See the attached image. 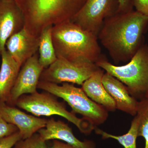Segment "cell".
Wrapping results in <instances>:
<instances>
[{
    "instance_id": "26",
    "label": "cell",
    "mask_w": 148,
    "mask_h": 148,
    "mask_svg": "<svg viewBox=\"0 0 148 148\" xmlns=\"http://www.w3.org/2000/svg\"><path fill=\"white\" fill-rule=\"evenodd\" d=\"M145 98L148 99V90L147 92H146L145 95Z\"/></svg>"
},
{
    "instance_id": "16",
    "label": "cell",
    "mask_w": 148,
    "mask_h": 148,
    "mask_svg": "<svg viewBox=\"0 0 148 148\" xmlns=\"http://www.w3.org/2000/svg\"><path fill=\"white\" fill-rule=\"evenodd\" d=\"M0 69V102L8 103L12 89L16 82L21 66L6 49L1 53Z\"/></svg>"
},
{
    "instance_id": "4",
    "label": "cell",
    "mask_w": 148,
    "mask_h": 148,
    "mask_svg": "<svg viewBox=\"0 0 148 148\" xmlns=\"http://www.w3.org/2000/svg\"><path fill=\"white\" fill-rule=\"evenodd\" d=\"M96 66L125 85L130 94L142 100L148 90V45H142L129 62L118 66L103 58Z\"/></svg>"
},
{
    "instance_id": "12",
    "label": "cell",
    "mask_w": 148,
    "mask_h": 148,
    "mask_svg": "<svg viewBox=\"0 0 148 148\" xmlns=\"http://www.w3.org/2000/svg\"><path fill=\"white\" fill-rule=\"evenodd\" d=\"M40 37L32 35L25 28L14 34L8 40L5 48L11 56L20 66L37 53Z\"/></svg>"
},
{
    "instance_id": "22",
    "label": "cell",
    "mask_w": 148,
    "mask_h": 148,
    "mask_svg": "<svg viewBox=\"0 0 148 148\" xmlns=\"http://www.w3.org/2000/svg\"><path fill=\"white\" fill-rule=\"evenodd\" d=\"M17 131L18 129L16 126L7 122L0 114V138L12 135Z\"/></svg>"
},
{
    "instance_id": "6",
    "label": "cell",
    "mask_w": 148,
    "mask_h": 148,
    "mask_svg": "<svg viewBox=\"0 0 148 148\" xmlns=\"http://www.w3.org/2000/svg\"><path fill=\"white\" fill-rule=\"evenodd\" d=\"M56 97L46 91L42 93L37 91L29 95H22L18 98L15 106L37 117L56 115L64 117L84 134H89L95 129V125L92 122L85 118H79L74 113L69 112Z\"/></svg>"
},
{
    "instance_id": "15",
    "label": "cell",
    "mask_w": 148,
    "mask_h": 148,
    "mask_svg": "<svg viewBox=\"0 0 148 148\" xmlns=\"http://www.w3.org/2000/svg\"><path fill=\"white\" fill-rule=\"evenodd\" d=\"M104 74V70L99 68L83 83L82 88L92 101L103 106L107 111L114 112L117 109L116 105L103 85L102 79Z\"/></svg>"
},
{
    "instance_id": "7",
    "label": "cell",
    "mask_w": 148,
    "mask_h": 148,
    "mask_svg": "<svg viewBox=\"0 0 148 148\" xmlns=\"http://www.w3.org/2000/svg\"><path fill=\"white\" fill-rule=\"evenodd\" d=\"M95 64L73 62L61 58L44 69L40 81L53 83H71L82 85L99 69Z\"/></svg>"
},
{
    "instance_id": "1",
    "label": "cell",
    "mask_w": 148,
    "mask_h": 148,
    "mask_svg": "<svg viewBox=\"0 0 148 148\" xmlns=\"http://www.w3.org/2000/svg\"><path fill=\"white\" fill-rule=\"evenodd\" d=\"M148 16L132 10L116 13L103 22L98 38L116 63L129 61L142 45Z\"/></svg>"
},
{
    "instance_id": "13",
    "label": "cell",
    "mask_w": 148,
    "mask_h": 148,
    "mask_svg": "<svg viewBox=\"0 0 148 148\" xmlns=\"http://www.w3.org/2000/svg\"><path fill=\"white\" fill-rule=\"evenodd\" d=\"M102 82L114 101L117 109L133 116L137 114L139 102L130 94L125 85L107 73L103 75Z\"/></svg>"
},
{
    "instance_id": "10",
    "label": "cell",
    "mask_w": 148,
    "mask_h": 148,
    "mask_svg": "<svg viewBox=\"0 0 148 148\" xmlns=\"http://www.w3.org/2000/svg\"><path fill=\"white\" fill-rule=\"evenodd\" d=\"M0 114L7 122L16 126L25 140L45 127L47 120L24 112L14 106L0 102Z\"/></svg>"
},
{
    "instance_id": "11",
    "label": "cell",
    "mask_w": 148,
    "mask_h": 148,
    "mask_svg": "<svg viewBox=\"0 0 148 148\" xmlns=\"http://www.w3.org/2000/svg\"><path fill=\"white\" fill-rule=\"evenodd\" d=\"M24 26V16L15 1H0V55L8 39Z\"/></svg>"
},
{
    "instance_id": "25",
    "label": "cell",
    "mask_w": 148,
    "mask_h": 148,
    "mask_svg": "<svg viewBox=\"0 0 148 148\" xmlns=\"http://www.w3.org/2000/svg\"><path fill=\"white\" fill-rule=\"evenodd\" d=\"M49 148H75L70 145L69 144H65L62 142L55 140L53 141V145L51 147Z\"/></svg>"
},
{
    "instance_id": "3",
    "label": "cell",
    "mask_w": 148,
    "mask_h": 148,
    "mask_svg": "<svg viewBox=\"0 0 148 148\" xmlns=\"http://www.w3.org/2000/svg\"><path fill=\"white\" fill-rule=\"evenodd\" d=\"M24 19V28L40 37L47 27L71 20L86 0H14Z\"/></svg>"
},
{
    "instance_id": "8",
    "label": "cell",
    "mask_w": 148,
    "mask_h": 148,
    "mask_svg": "<svg viewBox=\"0 0 148 148\" xmlns=\"http://www.w3.org/2000/svg\"><path fill=\"white\" fill-rule=\"evenodd\" d=\"M118 0H86L71 21L98 36L104 21L116 13Z\"/></svg>"
},
{
    "instance_id": "17",
    "label": "cell",
    "mask_w": 148,
    "mask_h": 148,
    "mask_svg": "<svg viewBox=\"0 0 148 148\" xmlns=\"http://www.w3.org/2000/svg\"><path fill=\"white\" fill-rule=\"evenodd\" d=\"M52 27L46 28L40 36L38 60L44 69L54 63L57 58L52 41Z\"/></svg>"
},
{
    "instance_id": "19",
    "label": "cell",
    "mask_w": 148,
    "mask_h": 148,
    "mask_svg": "<svg viewBox=\"0 0 148 148\" xmlns=\"http://www.w3.org/2000/svg\"><path fill=\"white\" fill-rule=\"evenodd\" d=\"M137 114L139 120L138 137L145 139V148H148V99L144 98L139 101Z\"/></svg>"
},
{
    "instance_id": "14",
    "label": "cell",
    "mask_w": 148,
    "mask_h": 148,
    "mask_svg": "<svg viewBox=\"0 0 148 148\" xmlns=\"http://www.w3.org/2000/svg\"><path fill=\"white\" fill-rule=\"evenodd\" d=\"M45 141L51 140L64 141L75 148H95L92 141H82L74 135L71 127L61 121L47 120L45 127L38 131Z\"/></svg>"
},
{
    "instance_id": "20",
    "label": "cell",
    "mask_w": 148,
    "mask_h": 148,
    "mask_svg": "<svg viewBox=\"0 0 148 148\" xmlns=\"http://www.w3.org/2000/svg\"><path fill=\"white\" fill-rule=\"evenodd\" d=\"M45 142L39 134L35 133L30 138L18 141L15 148H48Z\"/></svg>"
},
{
    "instance_id": "21",
    "label": "cell",
    "mask_w": 148,
    "mask_h": 148,
    "mask_svg": "<svg viewBox=\"0 0 148 148\" xmlns=\"http://www.w3.org/2000/svg\"><path fill=\"white\" fill-rule=\"evenodd\" d=\"M22 140V137L17 131L12 135L0 138V148H12Z\"/></svg>"
},
{
    "instance_id": "5",
    "label": "cell",
    "mask_w": 148,
    "mask_h": 148,
    "mask_svg": "<svg viewBox=\"0 0 148 148\" xmlns=\"http://www.w3.org/2000/svg\"><path fill=\"white\" fill-rule=\"evenodd\" d=\"M38 88L63 99L71 108L73 112L81 115L95 125L102 124L108 116V111L103 106L92 101L82 88L69 83L62 85L40 81Z\"/></svg>"
},
{
    "instance_id": "23",
    "label": "cell",
    "mask_w": 148,
    "mask_h": 148,
    "mask_svg": "<svg viewBox=\"0 0 148 148\" xmlns=\"http://www.w3.org/2000/svg\"><path fill=\"white\" fill-rule=\"evenodd\" d=\"M133 7L140 13L148 16V0H132Z\"/></svg>"
},
{
    "instance_id": "27",
    "label": "cell",
    "mask_w": 148,
    "mask_h": 148,
    "mask_svg": "<svg viewBox=\"0 0 148 148\" xmlns=\"http://www.w3.org/2000/svg\"><path fill=\"white\" fill-rule=\"evenodd\" d=\"M1 1V0H0V1Z\"/></svg>"
},
{
    "instance_id": "18",
    "label": "cell",
    "mask_w": 148,
    "mask_h": 148,
    "mask_svg": "<svg viewBox=\"0 0 148 148\" xmlns=\"http://www.w3.org/2000/svg\"><path fill=\"white\" fill-rule=\"evenodd\" d=\"M139 122V117L138 115L136 114L132 121L131 126L128 132L124 135L120 136L110 134L98 127H95L94 129L96 134L101 135L103 139L111 138L114 139L124 148H137L136 140L138 137Z\"/></svg>"
},
{
    "instance_id": "9",
    "label": "cell",
    "mask_w": 148,
    "mask_h": 148,
    "mask_svg": "<svg viewBox=\"0 0 148 148\" xmlns=\"http://www.w3.org/2000/svg\"><path fill=\"white\" fill-rule=\"evenodd\" d=\"M38 57L36 53L23 64L12 89L8 105L14 106L22 95L37 92L40 77L44 69L39 62Z\"/></svg>"
},
{
    "instance_id": "24",
    "label": "cell",
    "mask_w": 148,
    "mask_h": 148,
    "mask_svg": "<svg viewBox=\"0 0 148 148\" xmlns=\"http://www.w3.org/2000/svg\"><path fill=\"white\" fill-rule=\"evenodd\" d=\"M132 0H118V8L116 13H123L133 10Z\"/></svg>"
},
{
    "instance_id": "2",
    "label": "cell",
    "mask_w": 148,
    "mask_h": 148,
    "mask_svg": "<svg viewBox=\"0 0 148 148\" xmlns=\"http://www.w3.org/2000/svg\"><path fill=\"white\" fill-rule=\"evenodd\" d=\"M52 39L57 58L95 64L102 58L98 36L71 20L53 26Z\"/></svg>"
}]
</instances>
